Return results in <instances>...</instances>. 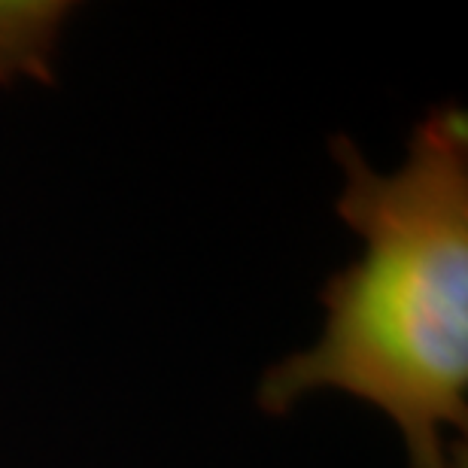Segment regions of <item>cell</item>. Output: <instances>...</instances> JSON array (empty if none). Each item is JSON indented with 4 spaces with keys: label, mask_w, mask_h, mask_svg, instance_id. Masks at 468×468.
Returning a JSON list of instances; mask_svg holds the SVG:
<instances>
[{
    "label": "cell",
    "mask_w": 468,
    "mask_h": 468,
    "mask_svg": "<svg viewBox=\"0 0 468 468\" xmlns=\"http://www.w3.org/2000/svg\"><path fill=\"white\" fill-rule=\"evenodd\" d=\"M335 210L362 240L329 277L323 335L259 380L286 414L320 389L368 401L399 426L410 468H465L468 432V116L432 110L396 171L378 174L347 134Z\"/></svg>",
    "instance_id": "obj_1"
},
{
    "label": "cell",
    "mask_w": 468,
    "mask_h": 468,
    "mask_svg": "<svg viewBox=\"0 0 468 468\" xmlns=\"http://www.w3.org/2000/svg\"><path fill=\"white\" fill-rule=\"evenodd\" d=\"M61 0H0V86L52 80V58L68 25Z\"/></svg>",
    "instance_id": "obj_2"
}]
</instances>
